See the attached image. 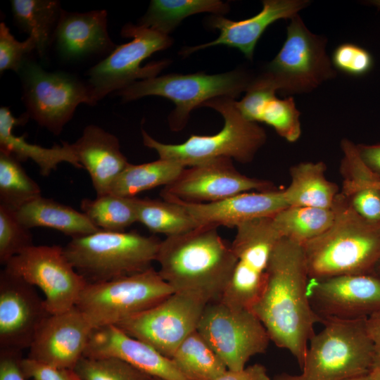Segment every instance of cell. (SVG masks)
<instances>
[{"label":"cell","instance_id":"1","mask_svg":"<svg viewBox=\"0 0 380 380\" xmlns=\"http://www.w3.org/2000/svg\"><path fill=\"white\" fill-rule=\"evenodd\" d=\"M308 280L303 245L281 237L272 253L260 294L251 308L270 341L289 350L300 368L315 325L322 323L308 296Z\"/></svg>","mask_w":380,"mask_h":380},{"label":"cell","instance_id":"2","mask_svg":"<svg viewBox=\"0 0 380 380\" xmlns=\"http://www.w3.org/2000/svg\"><path fill=\"white\" fill-rule=\"evenodd\" d=\"M217 228L202 225L160 241L158 273L175 292L197 293L210 303L221 299L236 258Z\"/></svg>","mask_w":380,"mask_h":380},{"label":"cell","instance_id":"3","mask_svg":"<svg viewBox=\"0 0 380 380\" xmlns=\"http://www.w3.org/2000/svg\"><path fill=\"white\" fill-rule=\"evenodd\" d=\"M330 227L303 245L310 279L374 273L380 261V224L357 214L339 192Z\"/></svg>","mask_w":380,"mask_h":380},{"label":"cell","instance_id":"4","mask_svg":"<svg viewBox=\"0 0 380 380\" xmlns=\"http://www.w3.org/2000/svg\"><path fill=\"white\" fill-rule=\"evenodd\" d=\"M202 106L211 108L222 116V129L213 135L189 137L178 144L161 143L141 129L144 145L155 150L159 158L180 163L187 167L217 158H228L250 163L265 144L267 135L257 122L246 118L236 106V101L220 96L205 102Z\"/></svg>","mask_w":380,"mask_h":380},{"label":"cell","instance_id":"5","mask_svg":"<svg viewBox=\"0 0 380 380\" xmlns=\"http://www.w3.org/2000/svg\"><path fill=\"white\" fill-rule=\"evenodd\" d=\"M366 319L324 320L323 329L310 340L302 372L281 373L271 380H345L368 374L376 349Z\"/></svg>","mask_w":380,"mask_h":380},{"label":"cell","instance_id":"6","mask_svg":"<svg viewBox=\"0 0 380 380\" xmlns=\"http://www.w3.org/2000/svg\"><path fill=\"white\" fill-rule=\"evenodd\" d=\"M160 241L137 232L99 230L73 238L63 248L75 270L87 284L110 281L151 267Z\"/></svg>","mask_w":380,"mask_h":380},{"label":"cell","instance_id":"7","mask_svg":"<svg viewBox=\"0 0 380 380\" xmlns=\"http://www.w3.org/2000/svg\"><path fill=\"white\" fill-rule=\"evenodd\" d=\"M254 76L238 69L224 73L204 72L168 74L141 80L115 92L123 101H131L146 96H159L172 101L175 108L168 116L173 131L182 129L192 110L214 98H237L246 91Z\"/></svg>","mask_w":380,"mask_h":380},{"label":"cell","instance_id":"8","mask_svg":"<svg viewBox=\"0 0 380 380\" xmlns=\"http://www.w3.org/2000/svg\"><path fill=\"white\" fill-rule=\"evenodd\" d=\"M327 43V38L310 31L298 14L290 19L281 49L258 75L284 95L310 93L336 75Z\"/></svg>","mask_w":380,"mask_h":380},{"label":"cell","instance_id":"9","mask_svg":"<svg viewBox=\"0 0 380 380\" xmlns=\"http://www.w3.org/2000/svg\"><path fill=\"white\" fill-rule=\"evenodd\" d=\"M174 292L151 267L110 281L87 284L75 306L96 329L116 325L155 306Z\"/></svg>","mask_w":380,"mask_h":380},{"label":"cell","instance_id":"10","mask_svg":"<svg viewBox=\"0 0 380 380\" xmlns=\"http://www.w3.org/2000/svg\"><path fill=\"white\" fill-rule=\"evenodd\" d=\"M121 35L132 40L117 46L106 58L87 71V84L96 103L110 93L137 81L157 76L170 63L163 60L141 66L142 61L153 53L172 44L169 35L138 24L125 25Z\"/></svg>","mask_w":380,"mask_h":380},{"label":"cell","instance_id":"11","mask_svg":"<svg viewBox=\"0 0 380 380\" xmlns=\"http://www.w3.org/2000/svg\"><path fill=\"white\" fill-rule=\"evenodd\" d=\"M26 114L55 135L62 132L80 103L96 104L88 86L63 72H47L27 61L18 72Z\"/></svg>","mask_w":380,"mask_h":380},{"label":"cell","instance_id":"12","mask_svg":"<svg viewBox=\"0 0 380 380\" xmlns=\"http://www.w3.org/2000/svg\"><path fill=\"white\" fill-rule=\"evenodd\" d=\"M197 331L233 371L246 368L250 358L264 353L270 341L266 329L251 310L221 301L208 303Z\"/></svg>","mask_w":380,"mask_h":380},{"label":"cell","instance_id":"13","mask_svg":"<svg viewBox=\"0 0 380 380\" xmlns=\"http://www.w3.org/2000/svg\"><path fill=\"white\" fill-rule=\"evenodd\" d=\"M208 300L189 291H176L155 306L129 317L117 326L171 358L197 327Z\"/></svg>","mask_w":380,"mask_h":380},{"label":"cell","instance_id":"14","mask_svg":"<svg viewBox=\"0 0 380 380\" xmlns=\"http://www.w3.org/2000/svg\"><path fill=\"white\" fill-rule=\"evenodd\" d=\"M236 228L231 247L236 263L219 301L251 310L262 289L272 253L281 237L272 217L251 220Z\"/></svg>","mask_w":380,"mask_h":380},{"label":"cell","instance_id":"15","mask_svg":"<svg viewBox=\"0 0 380 380\" xmlns=\"http://www.w3.org/2000/svg\"><path fill=\"white\" fill-rule=\"evenodd\" d=\"M4 269L38 287L50 314L75 307L87 284L58 245H33L10 259Z\"/></svg>","mask_w":380,"mask_h":380},{"label":"cell","instance_id":"16","mask_svg":"<svg viewBox=\"0 0 380 380\" xmlns=\"http://www.w3.org/2000/svg\"><path fill=\"white\" fill-rule=\"evenodd\" d=\"M275 189L270 181L240 173L232 159L220 158L185 167L175 181L163 187L160 196L190 203H213L252 190Z\"/></svg>","mask_w":380,"mask_h":380},{"label":"cell","instance_id":"17","mask_svg":"<svg viewBox=\"0 0 380 380\" xmlns=\"http://www.w3.org/2000/svg\"><path fill=\"white\" fill-rule=\"evenodd\" d=\"M307 293L322 323L326 319H366L380 310V275L309 278Z\"/></svg>","mask_w":380,"mask_h":380},{"label":"cell","instance_id":"18","mask_svg":"<svg viewBox=\"0 0 380 380\" xmlns=\"http://www.w3.org/2000/svg\"><path fill=\"white\" fill-rule=\"evenodd\" d=\"M51 314L35 287L6 269L0 272V350L30 348L44 319Z\"/></svg>","mask_w":380,"mask_h":380},{"label":"cell","instance_id":"19","mask_svg":"<svg viewBox=\"0 0 380 380\" xmlns=\"http://www.w3.org/2000/svg\"><path fill=\"white\" fill-rule=\"evenodd\" d=\"M94 328L76 306L51 314L39 327L28 357L58 367L74 369L84 356Z\"/></svg>","mask_w":380,"mask_h":380},{"label":"cell","instance_id":"20","mask_svg":"<svg viewBox=\"0 0 380 380\" xmlns=\"http://www.w3.org/2000/svg\"><path fill=\"white\" fill-rule=\"evenodd\" d=\"M310 4L308 0H264L258 13L239 21L213 15L208 18V25L219 30V37L210 42L183 48L179 54L186 57L201 49L225 45L238 49L251 61L257 42L271 24L281 19L292 18Z\"/></svg>","mask_w":380,"mask_h":380},{"label":"cell","instance_id":"21","mask_svg":"<svg viewBox=\"0 0 380 380\" xmlns=\"http://www.w3.org/2000/svg\"><path fill=\"white\" fill-rule=\"evenodd\" d=\"M84 356L117 357L152 377L189 380L171 358L151 345L129 336L115 325L94 329Z\"/></svg>","mask_w":380,"mask_h":380},{"label":"cell","instance_id":"22","mask_svg":"<svg viewBox=\"0 0 380 380\" xmlns=\"http://www.w3.org/2000/svg\"><path fill=\"white\" fill-rule=\"evenodd\" d=\"M163 200L175 201L184 207L201 225L236 227L247 221L272 217L288 206L283 189L239 194L213 203L185 202L173 197Z\"/></svg>","mask_w":380,"mask_h":380},{"label":"cell","instance_id":"23","mask_svg":"<svg viewBox=\"0 0 380 380\" xmlns=\"http://www.w3.org/2000/svg\"><path fill=\"white\" fill-rule=\"evenodd\" d=\"M71 144L78 162L89 172L97 196L109 194L115 179L129 164L117 137L90 125Z\"/></svg>","mask_w":380,"mask_h":380},{"label":"cell","instance_id":"24","mask_svg":"<svg viewBox=\"0 0 380 380\" xmlns=\"http://www.w3.org/2000/svg\"><path fill=\"white\" fill-rule=\"evenodd\" d=\"M277 91L272 84L254 76L236 106L248 120L265 123L287 141L295 142L301 135L300 113L292 96L279 99Z\"/></svg>","mask_w":380,"mask_h":380},{"label":"cell","instance_id":"25","mask_svg":"<svg viewBox=\"0 0 380 380\" xmlns=\"http://www.w3.org/2000/svg\"><path fill=\"white\" fill-rule=\"evenodd\" d=\"M53 37L59 53L65 59L111 52L117 46L108 34L105 10L86 13L63 10Z\"/></svg>","mask_w":380,"mask_h":380},{"label":"cell","instance_id":"26","mask_svg":"<svg viewBox=\"0 0 380 380\" xmlns=\"http://www.w3.org/2000/svg\"><path fill=\"white\" fill-rule=\"evenodd\" d=\"M341 148L343 154L340 168L343 178L341 193L357 214L380 224V181L362 161L356 144L345 139Z\"/></svg>","mask_w":380,"mask_h":380},{"label":"cell","instance_id":"27","mask_svg":"<svg viewBox=\"0 0 380 380\" xmlns=\"http://www.w3.org/2000/svg\"><path fill=\"white\" fill-rule=\"evenodd\" d=\"M29 117L25 113L20 118L13 117L8 107L0 108V151L10 153L20 162L33 160L43 176H48L61 163H68L76 168H82L72 149V144L63 141L51 148L29 143L26 134L16 136L14 127L25 123Z\"/></svg>","mask_w":380,"mask_h":380},{"label":"cell","instance_id":"28","mask_svg":"<svg viewBox=\"0 0 380 380\" xmlns=\"http://www.w3.org/2000/svg\"><path fill=\"white\" fill-rule=\"evenodd\" d=\"M20 222L29 229L36 227L58 230L72 239L100 230L82 212L42 196L15 211Z\"/></svg>","mask_w":380,"mask_h":380},{"label":"cell","instance_id":"29","mask_svg":"<svg viewBox=\"0 0 380 380\" xmlns=\"http://www.w3.org/2000/svg\"><path fill=\"white\" fill-rule=\"evenodd\" d=\"M326 170L322 161L302 162L291 166V182L283 189L287 205L332 208L339 189L335 183L326 178Z\"/></svg>","mask_w":380,"mask_h":380},{"label":"cell","instance_id":"30","mask_svg":"<svg viewBox=\"0 0 380 380\" xmlns=\"http://www.w3.org/2000/svg\"><path fill=\"white\" fill-rule=\"evenodd\" d=\"M15 23L33 37L38 54L42 57L51 42L63 9L55 0H12Z\"/></svg>","mask_w":380,"mask_h":380},{"label":"cell","instance_id":"31","mask_svg":"<svg viewBox=\"0 0 380 380\" xmlns=\"http://www.w3.org/2000/svg\"><path fill=\"white\" fill-rule=\"evenodd\" d=\"M229 11V4L219 0H152L138 25L169 35L186 17L205 12L223 15Z\"/></svg>","mask_w":380,"mask_h":380},{"label":"cell","instance_id":"32","mask_svg":"<svg viewBox=\"0 0 380 380\" xmlns=\"http://www.w3.org/2000/svg\"><path fill=\"white\" fill-rule=\"evenodd\" d=\"M185 167L175 161L161 158L139 165L129 163L115 179L110 193L135 197L140 192L170 184Z\"/></svg>","mask_w":380,"mask_h":380},{"label":"cell","instance_id":"33","mask_svg":"<svg viewBox=\"0 0 380 380\" xmlns=\"http://www.w3.org/2000/svg\"><path fill=\"white\" fill-rule=\"evenodd\" d=\"M334 218V208L288 205L272 216V221L281 237L304 245L326 232Z\"/></svg>","mask_w":380,"mask_h":380},{"label":"cell","instance_id":"34","mask_svg":"<svg viewBox=\"0 0 380 380\" xmlns=\"http://www.w3.org/2000/svg\"><path fill=\"white\" fill-rule=\"evenodd\" d=\"M171 359L189 380H215L228 369L197 330L181 343Z\"/></svg>","mask_w":380,"mask_h":380},{"label":"cell","instance_id":"35","mask_svg":"<svg viewBox=\"0 0 380 380\" xmlns=\"http://www.w3.org/2000/svg\"><path fill=\"white\" fill-rule=\"evenodd\" d=\"M137 222L153 233L167 236L193 230L201 225L175 201L137 198Z\"/></svg>","mask_w":380,"mask_h":380},{"label":"cell","instance_id":"36","mask_svg":"<svg viewBox=\"0 0 380 380\" xmlns=\"http://www.w3.org/2000/svg\"><path fill=\"white\" fill-rule=\"evenodd\" d=\"M137 198L107 194L94 199L84 198L80 208L87 218L99 229L125 232L137 222Z\"/></svg>","mask_w":380,"mask_h":380},{"label":"cell","instance_id":"37","mask_svg":"<svg viewBox=\"0 0 380 380\" xmlns=\"http://www.w3.org/2000/svg\"><path fill=\"white\" fill-rule=\"evenodd\" d=\"M42 196L38 184L13 156L0 151V204L15 211Z\"/></svg>","mask_w":380,"mask_h":380},{"label":"cell","instance_id":"38","mask_svg":"<svg viewBox=\"0 0 380 380\" xmlns=\"http://www.w3.org/2000/svg\"><path fill=\"white\" fill-rule=\"evenodd\" d=\"M81 380H151L152 376L117 357L83 356L74 368Z\"/></svg>","mask_w":380,"mask_h":380},{"label":"cell","instance_id":"39","mask_svg":"<svg viewBox=\"0 0 380 380\" xmlns=\"http://www.w3.org/2000/svg\"><path fill=\"white\" fill-rule=\"evenodd\" d=\"M33 245L30 229L20 222L15 211L0 204V263L5 265Z\"/></svg>","mask_w":380,"mask_h":380},{"label":"cell","instance_id":"40","mask_svg":"<svg viewBox=\"0 0 380 380\" xmlns=\"http://www.w3.org/2000/svg\"><path fill=\"white\" fill-rule=\"evenodd\" d=\"M331 61L336 70L354 77L367 74L374 65L373 57L366 49L350 42L336 46Z\"/></svg>","mask_w":380,"mask_h":380},{"label":"cell","instance_id":"41","mask_svg":"<svg viewBox=\"0 0 380 380\" xmlns=\"http://www.w3.org/2000/svg\"><path fill=\"white\" fill-rule=\"evenodd\" d=\"M37 49L35 39L32 37L18 41L10 29L2 22L0 23V72L13 70L18 72L26 61L25 56Z\"/></svg>","mask_w":380,"mask_h":380},{"label":"cell","instance_id":"42","mask_svg":"<svg viewBox=\"0 0 380 380\" xmlns=\"http://www.w3.org/2000/svg\"><path fill=\"white\" fill-rule=\"evenodd\" d=\"M20 367L27 379L32 380H81L74 369L50 365L28 357L21 358Z\"/></svg>","mask_w":380,"mask_h":380},{"label":"cell","instance_id":"43","mask_svg":"<svg viewBox=\"0 0 380 380\" xmlns=\"http://www.w3.org/2000/svg\"><path fill=\"white\" fill-rule=\"evenodd\" d=\"M21 353L0 350V380H27L20 367Z\"/></svg>","mask_w":380,"mask_h":380},{"label":"cell","instance_id":"44","mask_svg":"<svg viewBox=\"0 0 380 380\" xmlns=\"http://www.w3.org/2000/svg\"><path fill=\"white\" fill-rule=\"evenodd\" d=\"M215 380H271L266 368L260 364H254L242 370L227 369Z\"/></svg>","mask_w":380,"mask_h":380},{"label":"cell","instance_id":"45","mask_svg":"<svg viewBox=\"0 0 380 380\" xmlns=\"http://www.w3.org/2000/svg\"><path fill=\"white\" fill-rule=\"evenodd\" d=\"M357 151L363 163L380 181V143L356 144Z\"/></svg>","mask_w":380,"mask_h":380},{"label":"cell","instance_id":"46","mask_svg":"<svg viewBox=\"0 0 380 380\" xmlns=\"http://www.w3.org/2000/svg\"><path fill=\"white\" fill-rule=\"evenodd\" d=\"M367 334L374 345L376 350H380V310L373 313L365 319Z\"/></svg>","mask_w":380,"mask_h":380},{"label":"cell","instance_id":"47","mask_svg":"<svg viewBox=\"0 0 380 380\" xmlns=\"http://www.w3.org/2000/svg\"><path fill=\"white\" fill-rule=\"evenodd\" d=\"M369 374L372 380H380V350H376Z\"/></svg>","mask_w":380,"mask_h":380},{"label":"cell","instance_id":"48","mask_svg":"<svg viewBox=\"0 0 380 380\" xmlns=\"http://www.w3.org/2000/svg\"><path fill=\"white\" fill-rule=\"evenodd\" d=\"M345 380H372L370 375L368 374H361L348 378Z\"/></svg>","mask_w":380,"mask_h":380},{"label":"cell","instance_id":"49","mask_svg":"<svg viewBox=\"0 0 380 380\" xmlns=\"http://www.w3.org/2000/svg\"><path fill=\"white\" fill-rule=\"evenodd\" d=\"M367 4H369L372 6H374L376 7L377 8L380 9V0H372L367 1Z\"/></svg>","mask_w":380,"mask_h":380},{"label":"cell","instance_id":"50","mask_svg":"<svg viewBox=\"0 0 380 380\" xmlns=\"http://www.w3.org/2000/svg\"><path fill=\"white\" fill-rule=\"evenodd\" d=\"M374 273L380 275V261L376 265L374 269Z\"/></svg>","mask_w":380,"mask_h":380},{"label":"cell","instance_id":"51","mask_svg":"<svg viewBox=\"0 0 380 380\" xmlns=\"http://www.w3.org/2000/svg\"><path fill=\"white\" fill-rule=\"evenodd\" d=\"M151 380H162V379H158V378L152 377V378L151 379Z\"/></svg>","mask_w":380,"mask_h":380},{"label":"cell","instance_id":"52","mask_svg":"<svg viewBox=\"0 0 380 380\" xmlns=\"http://www.w3.org/2000/svg\"><path fill=\"white\" fill-rule=\"evenodd\" d=\"M379 186H380V182H379Z\"/></svg>","mask_w":380,"mask_h":380}]
</instances>
